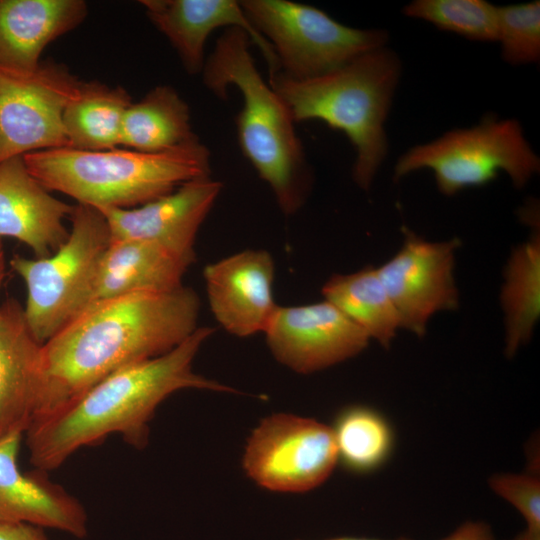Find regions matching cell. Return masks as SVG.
<instances>
[{"instance_id":"cell-1","label":"cell","mask_w":540,"mask_h":540,"mask_svg":"<svg viewBox=\"0 0 540 540\" xmlns=\"http://www.w3.org/2000/svg\"><path fill=\"white\" fill-rule=\"evenodd\" d=\"M200 307L198 294L184 285L90 304L42 345L32 423L59 412L112 373L177 347L199 327Z\"/></svg>"},{"instance_id":"cell-2","label":"cell","mask_w":540,"mask_h":540,"mask_svg":"<svg viewBox=\"0 0 540 540\" xmlns=\"http://www.w3.org/2000/svg\"><path fill=\"white\" fill-rule=\"evenodd\" d=\"M214 331L199 326L169 352L112 373L59 412L32 423L26 431L32 465L45 472L56 469L80 448L115 433L143 448L156 408L178 390L237 392L193 371L196 354Z\"/></svg>"},{"instance_id":"cell-3","label":"cell","mask_w":540,"mask_h":540,"mask_svg":"<svg viewBox=\"0 0 540 540\" xmlns=\"http://www.w3.org/2000/svg\"><path fill=\"white\" fill-rule=\"evenodd\" d=\"M249 35L226 28L205 59L202 79L215 96L226 99L229 86L242 94L236 116L239 146L258 175L271 188L285 215L305 203L312 176L295 121L282 98L260 75L250 53Z\"/></svg>"},{"instance_id":"cell-4","label":"cell","mask_w":540,"mask_h":540,"mask_svg":"<svg viewBox=\"0 0 540 540\" xmlns=\"http://www.w3.org/2000/svg\"><path fill=\"white\" fill-rule=\"evenodd\" d=\"M401 69L397 54L383 46L318 77L294 80L276 73L268 83L295 123L321 120L347 136L356 152L353 180L368 190L387 155L384 124Z\"/></svg>"},{"instance_id":"cell-5","label":"cell","mask_w":540,"mask_h":540,"mask_svg":"<svg viewBox=\"0 0 540 540\" xmlns=\"http://www.w3.org/2000/svg\"><path fill=\"white\" fill-rule=\"evenodd\" d=\"M23 158L29 172L47 190L96 209L138 207L187 181L210 176V152L200 140L161 153L62 147Z\"/></svg>"},{"instance_id":"cell-6","label":"cell","mask_w":540,"mask_h":540,"mask_svg":"<svg viewBox=\"0 0 540 540\" xmlns=\"http://www.w3.org/2000/svg\"><path fill=\"white\" fill-rule=\"evenodd\" d=\"M66 242L53 254L29 259L15 255L10 266L24 280L25 320L42 345L90 304L109 228L96 208L76 204Z\"/></svg>"},{"instance_id":"cell-7","label":"cell","mask_w":540,"mask_h":540,"mask_svg":"<svg viewBox=\"0 0 540 540\" xmlns=\"http://www.w3.org/2000/svg\"><path fill=\"white\" fill-rule=\"evenodd\" d=\"M428 168L434 172L438 190L452 196L493 181L500 172L522 188L540 170V159L515 119L485 116L471 128L454 129L441 137L410 148L394 168V180Z\"/></svg>"},{"instance_id":"cell-8","label":"cell","mask_w":540,"mask_h":540,"mask_svg":"<svg viewBox=\"0 0 540 540\" xmlns=\"http://www.w3.org/2000/svg\"><path fill=\"white\" fill-rule=\"evenodd\" d=\"M239 2L253 27L273 47L277 73L294 80L329 73L388 40L382 29L346 26L311 5L289 0Z\"/></svg>"},{"instance_id":"cell-9","label":"cell","mask_w":540,"mask_h":540,"mask_svg":"<svg viewBox=\"0 0 540 540\" xmlns=\"http://www.w3.org/2000/svg\"><path fill=\"white\" fill-rule=\"evenodd\" d=\"M80 82L51 61L27 72L0 69V162L68 147L63 114Z\"/></svg>"},{"instance_id":"cell-10","label":"cell","mask_w":540,"mask_h":540,"mask_svg":"<svg viewBox=\"0 0 540 540\" xmlns=\"http://www.w3.org/2000/svg\"><path fill=\"white\" fill-rule=\"evenodd\" d=\"M337 461L331 427L311 418L274 414L249 437L243 467L263 488L305 492L322 484Z\"/></svg>"},{"instance_id":"cell-11","label":"cell","mask_w":540,"mask_h":540,"mask_svg":"<svg viewBox=\"0 0 540 540\" xmlns=\"http://www.w3.org/2000/svg\"><path fill=\"white\" fill-rule=\"evenodd\" d=\"M403 234L400 249L376 269L401 328L422 337L435 313L459 306L454 266L460 241L430 242L405 227Z\"/></svg>"},{"instance_id":"cell-12","label":"cell","mask_w":540,"mask_h":540,"mask_svg":"<svg viewBox=\"0 0 540 540\" xmlns=\"http://www.w3.org/2000/svg\"><path fill=\"white\" fill-rule=\"evenodd\" d=\"M264 334L275 359L301 374L352 358L370 342L360 327L325 299L305 305H278Z\"/></svg>"},{"instance_id":"cell-13","label":"cell","mask_w":540,"mask_h":540,"mask_svg":"<svg viewBox=\"0 0 540 540\" xmlns=\"http://www.w3.org/2000/svg\"><path fill=\"white\" fill-rule=\"evenodd\" d=\"M221 190L220 181L203 176L138 207L98 210L106 219L110 240L134 239L155 243L194 262L198 230Z\"/></svg>"},{"instance_id":"cell-14","label":"cell","mask_w":540,"mask_h":540,"mask_svg":"<svg viewBox=\"0 0 540 540\" xmlns=\"http://www.w3.org/2000/svg\"><path fill=\"white\" fill-rule=\"evenodd\" d=\"M271 254L247 249L205 266L203 277L210 310L230 334L264 333L278 304L273 295Z\"/></svg>"},{"instance_id":"cell-15","label":"cell","mask_w":540,"mask_h":540,"mask_svg":"<svg viewBox=\"0 0 540 540\" xmlns=\"http://www.w3.org/2000/svg\"><path fill=\"white\" fill-rule=\"evenodd\" d=\"M140 4L191 75L202 72L205 43L214 30L222 27H237L249 35L267 63L269 77L279 70L273 47L250 23L239 1L142 0Z\"/></svg>"},{"instance_id":"cell-16","label":"cell","mask_w":540,"mask_h":540,"mask_svg":"<svg viewBox=\"0 0 540 540\" xmlns=\"http://www.w3.org/2000/svg\"><path fill=\"white\" fill-rule=\"evenodd\" d=\"M22 433L0 439V522L28 523L76 538L88 533V517L81 502L45 471L22 473L17 455Z\"/></svg>"},{"instance_id":"cell-17","label":"cell","mask_w":540,"mask_h":540,"mask_svg":"<svg viewBox=\"0 0 540 540\" xmlns=\"http://www.w3.org/2000/svg\"><path fill=\"white\" fill-rule=\"evenodd\" d=\"M71 206L50 194L27 169L23 156L0 162V237L15 238L48 257L68 239Z\"/></svg>"},{"instance_id":"cell-18","label":"cell","mask_w":540,"mask_h":540,"mask_svg":"<svg viewBox=\"0 0 540 540\" xmlns=\"http://www.w3.org/2000/svg\"><path fill=\"white\" fill-rule=\"evenodd\" d=\"M42 344L14 299L0 305V439L26 432L41 388Z\"/></svg>"},{"instance_id":"cell-19","label":"cell","mask_w":540,"mask_h":540,"mask_svg":"<svg viewBox=\"0 0 540 540\" xmlns=\"http://www.w3.org/2000/svg\"><path fill=\"white\" fill-rule=\"evenodd\" d=\"M87 14L83 0H0V69H36L44 49Z\"/></svg>"},{"instance_id":"cell-20","label":"cell","mask_w":540,"mask_h":540,"mask_svg":"<svg viewBox=\"0 0 540 540\" xmlns=\"http://www.w3.org/2000/svg\"><path fill=\"white\" fill-rule=\"evenodd\" d=\"M192 263L155 243L110 240L98 267L90 304L136 292L179 288Z\"/></svg>"},{"instance_id":"cell-21","label":"cell","mask_w":540,"mask_h":540,"mask_svg":"<svg viewBox=\"0 0 540 540\" xmlns=\"http://www.w3.org/2000/svg\"><path fill=\"white\" fill-rule=\"evenodd\" d=\"M190 108L169 85H158L127 108L120 145L144 153H161L199 140L191 127Z\"/></svg>"},{"instance_id":"cell-22","label":"cell","mask_w":540,"mask_h":540,"mask_svg":"<svg viewBox=\"0 0 540 540\" xmlns=\"http://www.w3.org/2000/svg\"><path fill=\"white\" fill-rule=\"evenodd\" d=\"M132 99L121 86L80 82L63 114L68 147L102 151L120 145L122 121Z\"/></svg>"},{"instance_id":"cell-23","label":"cell","mask_w":540,"mask_h":540,"mask_svg":"<svg viewBox=\"0 0 540 540\" xmlns=\"http://www.w3.org/2000/svg\"><path fill=\"white\" fill-rule=\"evenodd\" d=\"M322 295L383 347H389L401 329L398 313L372 266L333 275L322 287Z\"/></svg>"},{"instance_id":"cell-24","label":"cell","mask_w":540,"mask_h":540,"mask_svg":"<svg viewBox=\"0 0 540 540\" xmlns=\"http://www.w3.org/2000/svg\"><path fill=\"white\" fill-rule=\"evenodd\" d=\"M501 304L505 323V352L513 357L533 334L540 316V236L535 231L516 247L504 271Z\"/></svg>"},{"instance_id":"cell-25","label":"cell","mask_w":540,"mask_h":540,"mask_svg":"<svg viewBox=\"0 0 540 540\" xmlns=\"http://www.w3.org/2000/svg\"><path fill=\"white\" fill-rule=\"evenodd\" d=\"M332 432L338 460L349 471L367 473L385 462L392 450V430L377 411L349 406L336 416Z\"/></svg>"},{"instance_id":"cell-26","label":"cell","mask_w":540,"mask_h":540,"mask_svg":"<svg viewBox=\"0 0 540 540\" xmlns=\"http://www.w3.org/2000/svg\"><path fill=\"white\" fill-rule=\"evenodd\" d=\"M403 13L475 41H497L498 6L484 0H415Z\"/></svg>"},{"instance_id":"cell-27","label":"cell","mask_w":540,"mask_h":540,"mask_svg":"<svg viewBox=\"0 0 540 540\" xmlns=\"http://www.w3.org/2000/svg\"><path fill=\"white\" fill-rule=\"evenodd\" d=\"M502 59L511 65L540 59V2L498 6V37Z\"/></svg>"},{"instance_id":"cell-28","label":"cell","mask_w":540,"mask_h":540,"mask_svg":"<svg viewBox=\"0 0 540 540\" xmlns=\"http://www.w3.org/2000/svg\"><path fill=\"white\" fill-rule=\"evenodd\" d=\"M491 489L513 505L523 516L527 529L540 531V481L531 474H496Z\"/></svg>"},{"instance_id":"cell-29","label":"cell","mask_w":540,"mask_h":540,"mask_svg":"<svg viewBox=\"0 0 540 540\" xmlns=\"http://www.w3.org/2000/svg\"><path fill=\"white\" fill-rule=\"evenodd\" d=\"M0 540H49L44 528L28 523L0 522Z\"/></svg>"},{"instance_id":"cell-30","label":"cell","mask_w":540,"mask_h":540,"mask_svg":"<svg viewBox=\"0 0 540 540\" xmlns=\"http://www.w3.org/2000/svg\"><path fill=\"white\" fill-rule=\"evenodd\" d=\"M442 540H495L491 527L483 521H466Z\"/></svg>"},{"instance_id":"cell-31","label":"cell","mask_w":540,"mask_h":540,"mask_svg":"<svg viewBox=\"0 0 540 540\" xmlns=\"http://www.w3.org/2000/svg\"><path fill=\"white\" fill-rule=\"evenodd\" d=\"M511 540H540V531L525 529Z\"/></svg>"},{"instance_id":"cell-32","label":"cell","mask_w":540,"mask_h":540,"mask_svg":"<svg viewBox=\"0 0 540 540\" xmlns=\"http://www.w3.org/2000/svg\"><path fill=\"white\" fill-rule=\"evenodd\" d=\"M5 277V254L2 244V238L0 237V287Z\"/></svg>"},{"instance_id":"cell-33","label":"cell","mask_w":540,"mask_h":540,"mask_svg":"<svg viewBox=\"0 0 540 540\" xmlns=\"http://www.w3.org/2000/svg\"><path fill=\"white\" fill-rule=\"evenodd\" d=\"M328 540H382V539H375V538H365V537H350V536H343V537H336ZM395 540H410L408 538H398Z\"/></svg>"}]
</instances>
